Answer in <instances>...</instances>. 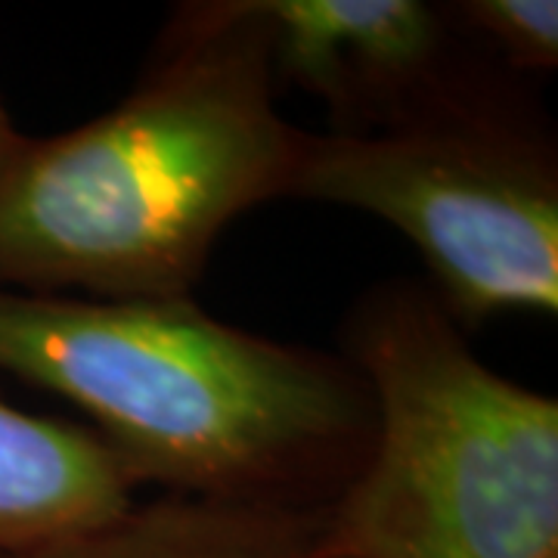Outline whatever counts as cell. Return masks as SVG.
<instances>
[{
    "label": "cell",
    "instance_id": "3",
    "mask_svg": "<svg viewBox=\"0 0 558 558\" xmlns=\"http://www.w3.org/2000/svg\"><path fill=\"white\" fill-rule=\"evenodd\" d=\"M341 357L369 385L376 432L329 499L339 558H558V400L499 376L432 289L373 286Z\"/></svg>",
    "mask_w": 558,
    "mask_h": 558
},
{
    "label": "cell",
    "instance_id": "5",
    "mask_svg": "<svg viewBox=\"0 0 558 558\" xmlns=\"http://www.w3.org/2000/svg\"><path fill=\"white\" fill-rule=\"evenodd\" d=\"M279 84L317 97L336 134H376L440 116L494 87L447 3L252 0Z\"/></svg>",
    "mask_w": 558,
    "mask_h": 558
},
{
    "label": "cell",
    "instance_id": "7",
    "mask_svg": "<svg viewBox=\"0 0 558 558\" xmlns=\"http://www.w3.org/2000/svg\"><path fill=\"white\" fill-rule=\"evenodd\" d=\"M319 509L159 494L7 558H339L323 543Z\"/></svg>",
    "mask_w": 558,
    "mask_h": 558
},
{
    "label": "cell",
    "instance_id": "4",
    "mask_svg": "<svg viewBox=\"0 0 558 558\" xmlns=\"http://www.w3.org/2000/svg\"><path fill=\"white\" fill-rule=\"evenodd\" d=\"M286 199L395 227L465 332L506 314H558L556 140L502 81L407 128L307 134Z\"/></svg>",
    "mask_w": 558,
    "mask_h": 558
},
{
    "label": "cell",
    "instance_id": "9",
    "mask_svg": "<svg viewBox=\"0 0 558 558\" xmlns=\"http://www.w3.org/2000/svg\"><path fill=\"white\" fill-rule=\"evenodd\" d=\"M25 134L16 131V124L10 119V109H7V102L0 97V174H3V168L10 165L13 159V153H16V146L22 143Z\"/></svg>",
    "mask_w": 558,
    "mask_h": 558
},
{
    "label": "cell",
    "instance_id": "6",
    "mask_svg": "<svg viewBox=\"0 0 558 558\" xmlns=\"http://www.w3.org/2000/svg\"><path fill=\"white\" fill-rule=\"evenodd\" d=\"M137 499L140 481L94 428L28 413L0 391V558L116 519Z\"/></svg>",
    "mask_w": 558,
    "mask_h": 558
},
{
    "label": "cell",
    "instance_id": "2",
    "mask_svg": "<svg viewBox=\"0 0 558 558\" xmlns=\"http://www.w3.org/2000/svg\"><path fill=\"white\" fill-rule=\"evenodd\" d=\"M0 373L60 395L161 494L319 509L376 432L348 360L264 339L193 299L0 286Z\"/></svg>",
    "mask_w": 558,
    "mask_h": 558
},
{
    "label": "cell",
    "instance_id": "8",
    "mask_svg": "<svg viewBox=\"0 0 558 558\" xmlns=\"http://www.w3.org/2000/svg\"><path fill=\"white\" fill-rule=\"evenodd\" d=\"M447 13L465 38L521 75L558 69L556 0H459Z\"/></svg>",
    "mask_w": 558,
    "mask_h": 558
},
{
    "label": "cell",
    "instance_id": "1",
    "mask_svg": "<svg viewBox=\"0 0 558 558\" xmlns=\"http://www.w3.org/2000/svg\"><path fill=\"white\" fill-rule=\"evenodd\" d=\"M307 134L279 116L252 0L180 3L124 100L22 137L0 174V286L193 299L223 230L289 196Z\"/></svg>",
    "mask_w": 558,
    "mask_h": 558
}]
</instances>
